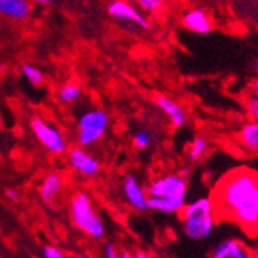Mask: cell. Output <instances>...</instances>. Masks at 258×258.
<instances>
[{
	"mask_svg": "<svg viewBox=\"0 0 258 258\" xmlns=\"http://www.w3.org/2000/svg\"><path fill=\"white\" fill-rule=\"evenodd\" d=\"M158 110L166 116L173 128H182L187 124V113L179 102L167 95H158L155 98Z\"/></svg>",
	"mask_w": 258,
	"mask_h": 258,
	"instance_id": "cell-11",
	"label": "cell"
},
{
	"mask_svg": "<svg viewBox=\"0 0 258 258\" xmlns=\"http://www.w3.org/2000/svg\"><path fill=\"white\" fill-rule=\"evenodd\" d=\"M7 198L13 203H17L20 200V192L17 189H14V187H8L7 189Z\"/></svg>",
	"mask_w": 258,
	"mask_h": 258,
	"instance_id": "cell-24",
	"label": "cell"
},
{
	"mask_svg": "<svg viewBox=\"0 0 258 258\" xmlns=\"http://www.w3.org/2000/svg\"><path fill=\"white\" fill-rule=\"evenodd\" d=\"M43 258H65V255L56 246H45L43 247Z\"/></svg>",
	"mask_w": 258,
	"mask_h": 258,
	"instance_id": "cell-22",
	"label": "cell"
},
{
	"mask_svg": "<svg viewBox=\"0 0 258 258\" xmlns=\"http://www.w3.org/2000/svg\"><path fill=\"white\" fill-rule=\"evenodd\" d=\"M255 250H256V253H258V240H256V243H255Z\"/></svg>",
	"mask_w": 258,
	"mask_h": 258,
	"instance_id": "cell-31",
	"label": "cell"
},
{
	"mask_svg": "<svg viewBox=\"0 0 258 258\" xmlns=\"http://www.w3.org/2000/svg\"><path fill=\"white\" fill-rule=\"evenodd\" d=\"M110 127V114L101 107L84 110L76 121V143L79 147L88 149L96 146L105 136Z\"/></svg>",
	"mask_w": 258,
	"mask_h": 258,
	"instance_id": "cell-5",
	"label": "cell"
},
{
	"mask_svg": "<svg viewBox=\"0 0 258 258\" xmlns=\"http://www.w3.org/2000/svg\"><path fill=\"white\" fill-rule=\"evenodd\" d=\"M67 164L75 173L84 178H95L101 172V161L84 147H72L67 152Z\"/></svg>",
	"mask_w": 258,
	"mask_h": 258,
	"instance_id": "cell-8",
	"label": "cell"
},
{
	"mask_svg": "<svg viewBox=\"0 0 258 258\" xmlns=\"http://www.w3.org/2000/svg\"><path fill=\"white\" fill-rule=\"evenodd\" d=\"M31 0H0V14L13 22H25L33 16Z\"/></svg>",
	"mask_w": 258,
	"mask_h": 258,
	"instance_id": "cell-14",
	"label": "cell"
},
{
	"mask_svg": "<svg viewBox=\"0 0 258 258\" xmlns=\"http://www.w3.org/2000/svg\"><path fill=\"white\" fill-rule=\"evenodd\" d=\"M149 207L162 215H179L185 207L189 182L182 173H162L147 184Z\"/></svg>",
	"mask_w": 258,
	"mask_h": 258,
	"instance_id": "cell-2",
	"label": "cell"
},
{
	"mask_svg": "<svg viewBox=\"0 0 258 258\" xmlns=\"http://www.w3.org/2000/svg\"><path fill=\"white\" fill-rule=\"evenodd\" d=\"M210 258H258V253L247 241L237 237H227L212 247Z\"/></svg>",
	"mask_w": 258,
	"mask_h": 258,
	"instance_id": "cell-10",
	"label": "cell"
},
{
	"mask_svg": "<svg viewBox=\"0 0 258 258\" xmlns=\"http://www.w3.org/2000/svg\"><path fill=\"white\" fill-rule=\"evenodd\" d=\"M220 221L230 223L247 237H258V172L237 167L223 175L212 189Z\"/></svg>",
	"mask_w": 258,
	"mask_h": 258,
	"instance_id": "cell-1",
	"label": "cell"
},
{
	"mask_svg": "<svg viewBox=\"0 0 258 258\" xmlns=\"http://www.w3.org/2000/svg\"><path fill=\"white\" fill-rule=\"evenodd\" d=\"M28 125L31 133L37 139V143L48 153L60 156L70 150L67 138L62 133V130L57 125H54L51 121L43 118V116L33 114L28 121Z\"/></svg>",
	"mask_w": 258,
	"mask_h": 258,
	"instance_id": "cell-6",
	"label": "cell"
},
{
	"mask_svg": "<svg viewBox=\"0 0 258 258\" xmlns=\"http://www.w3.org/2000/svg\"><path fill=\"white\" fill-rule=\"evenodd\" d=\"M63 187H65V179L63 175L60 172H50L46 173L39 185V195L40 200L45 204H51L54 203L60 194L63 192Z\"/></svg>",
	"mask_w": 258,
	"mask_h": 258,
	"instance_id": "cell-13",
	"label": "cell"
},
{
	"mask_svg": "<svg viewBox=\"0 0 258 258\" xmlns=\"http://www.w3.org/2000/svg\"><path fill=\"white\" fill-rule=\"evenodd\" d=\"M133 146L138 150H147L152 146V135L146 128H139L133 133Z\"/></svg>",
	"mask_w": 258,
	"mask_h": 258,
	"instance_id": "cell-19",
	"label": "cell"
},
{
	"mask_svg": "<svg viewBox=\"0 0 258 258\" xmlns=\"http://www.w3.org/2000/svg\"><path fill=\"white\" fill-rule=\"evenodd\" d=\"M31 2L36 5H51V4H56L57 0H31Z\"/></svg>",
	"mask_w": 258,
	"mask_h": 258,
	"instance_id": "cell-26",
	"label": "cell"
},
{
	"mask_svg": "<svg viewBox=\"0 0 258 258\" xmlns=\"http://www.w3.org/2000/svg\"><path fill=\"white\" fill-rule=\"evenodd\" d=\"M209 138L203 133H198L194 136V139L190 141L189 149H187V158L192 162L200 161L209 150Z\"/></svg>",
	"mask_w": 258,
	"mask_h": 258,
	"instance_id": "cell-17",
	"label": "cell"
},
{
	"mask_svg": "<svg viewBox=\"0 0 258 258\" xmlns=\"http://www.w3.org/2000/svg\"><path fill=\"white\" fill-rule=\"evenodd\" d=\"M181 23L185 30H189L195 34H201V36L209 34L214 28L212 19H210L209 13L203 8L187 10L181 17Z\"/></svg>",
	"mask_w": 258,
	"mask_h": 258,
	"instance_id": "cell-12",
	"label": "cell"
},
{
	"mask_svg": "<svg viewBox=\"0 0 258 258\" xmlns=\"http://www.w3.org/2000/svg\"><path fill=\"white\" fill-rule=\"evenodd\" d=\"M68 212L73 226L79 232H82L85 237L96 241L105 238L107 235L105 223L98 214V210L95 209L91 197L85 190H79L72 197Z\"/></svg>",
	"mask_w": 258,
	"mask_h": 258,
	"instance_id": "cell-4",
	"label": "cell"
},
{
	"mask_svg": "<svg viewBox=\"0 0 258 258\" xmlns=\"http://www.w3.org/2000/svg\"><path fill=\"white\" fill-rule=\"evenodd\" d=\"M20 75H22L23 79H25L33 87H42L43 82H45L43 72L39 67H36L33 63H22L20 65Z\"/></svg>",
	"mask_w": 258,
	"mask_h": 258,
	"instance_id": "cell-18",
	"label": "cell"
},
{
	"mask_svg": "<svg viewBox=\"0 0 258 258\" xmlns=\"http://www.w3.org/2000/svg\"><path fill=\"white\" fill-rule=\"evenodd\" d=\"M107 14L116 22H119L121 25L128 27L127 31H149L152 28L149 17L127 0H111V2H108Z\"/></svg>",
	"mask_w": 258,
	"mask_h": 258,
	"instance_id": "cell-7",
	"label": "cell"
},
{
	"mask_svg": "<svg viewBox=\"0 0 258 258\" xmlns=\"http://www.w3.org/2000/svg\"><path fill=\"white\" fill-rule=\"evenodd\" d=\"M121 258H135V255L127 250H121Z\"/></svg>",
	"mask_w": 258,
	"mask_h": 258,
	"instance_id": "cell-28",
	"label": "cell"
},
{
	"mask_svg": "<svg viewBox=\"0 0 258 258\" xmlns=\"http://www.w3.org/2000/svg\"><path fill=\"white\" fill-rule=\"evenodd\" d=\"M238 143L247 152H258V124L253 121L244 122L238 130Z\"/></svg>",
	"mask_w": 258,
	"mask_h": 258,
	"instance_id": "cell-16",
	"label": "cell"
},
{
	"mask_svg": "<svg viewBox=\"0 0 258 258\" xmlns=\"http://www.w3.org/2000/svg\"><path fill=\"white\" fill-rule=\"evenodd\" d=\"M121 187L124 200L133 210H136V212H147V210H150L147 187L143 185V182L136 178L135 173H125L122 176Z\"/></svg>",
	"mask_w": 258,
	"mask_h": 258,
	"instance_id": "cell-9",
	"label": "cell"
},
{
	"mask_svg": "<svg viewBox=\"0 0 258 258\" xmlns=\"http://www.w3.org/2000/svg\"><path fill=\"white\" fill-rule=\"evenodd\" d=\"M178 217L184 235L197 241L212 235L217 223L220 221L212 197H200L189 201Z\"/></svg>",
	"mask_w": 258,
	"mask_h": 258,
	"instance_id": "cell-3",
	"label": "cell"
},
{
	"mask_svg": "<svg viewBox=\"0 0 258 258\" xmlns=\"http://www.w3.org/2000/svg\"><path fill=\"white\" fill-rule=\"evenodd\" d=\"M244 104H246L247 114L250 116V121L258 124V96H255V95L247 96Z\"/></svg>",
	"mask_w": 258,
	"mask_h": 258,
	"instance_id": "cell-21",
	"label": "cell"
},
{
	"mask_svg": "<svg viewBox=\"0 0 258 258\" xmlns=\"http://www.w3.org/2000/svg\"><path fill=\"white\" fill-rule=\"evenodd\" d=\"M135 2L141 11H146L147 14H153L162 8L166 0H135Z\"/></svg>",
	"mask_w": 258,
	"mask_h": 258,
	"instance_id": "cell-20",
	"label": "cell"
},
{
	"mask_svg": "<svg viewBox=\"0 0 258 258\" xmlns=\"http://www.w3.org/2000/svg\"><path fill=\"white\" fill-rule=\"evenodd\" d=\"M135 258H153L149 252H146V250H136L135 253Z\"/></svg>",
	"mask_w": 258,
	"mask_h": 258,
	"instance_id": "cell-25",
	"label": "cell"
},
{
	"mask_svg": "<svg viewBox=\"0 0 258 258\" xmlns=\"http://www.w3.org/2000/svg\"><path fill=\"white\" fill-rule=\"evenodd\" d=\"M102 258H121V252L116 249L111 243H107L104 246V255Z\"/></svg>",
	"mask_w": 258,
	"mask_h": 258,
	"instance_id": "cell-23",
	"label": "cell"
},
{
	"mask_svg": "<svg viewBox=\"0 0 258 258\" xmlns=\"http://www.w3.org/2000/svg\"><path fill=\"white\" fill-rule=\"evenodd\" d=\"M84 90L75 81H67L60 84L56 90V101L63 105H73L82 99Z\"/></svg>",
	"mask_w": 258,
	"mask_h": 258,
	"instance_id": "cell-15",
	"label": "cell"
},
{
	"mask_svg": "<svg viewBox=\"0 0 258 258\" xmlns=\"http://www.w3.org/2000/svg\"><path fill=\"white\" fill-rule=\"evenodd\" d=\"M250 91H252V95L258 96V79H255L250 85Z\"/></svg>",
	"mask_w": 258,
	"mask_h": 258,
	"instance_id": "cell-27",
	"label": "cell"
},
{
	"mask_svg": "<svg viewBox=\"0 0 258 258\" xmlns=\"http://www.w3.org/2000/svg\"><path fill=\"white\" fill-rule=\"evenodd\" d=\"M253 70H255V72L258 73V57H256V59L253 60Z\"/></svg>",
	"mask_w": 258,
	"mask_h": 258,
	"instance_id": "cell-29",
	"label": "cell"
},
{
	"mask_svg": "<svg viewBox=\"0 0 258 258\" xmlns=\"http://www.w3.org/2000/svg\"><path fill=\"white\" fill-rule=\"evenodd\" d=\"M73 258H88L87 255H76V256H73Z\"/></svg>",
	"mask_w": 258,
	"mask_h": 258,
	"instance_id": "cell-30",
	"label": "cell"
}]
</instances>
